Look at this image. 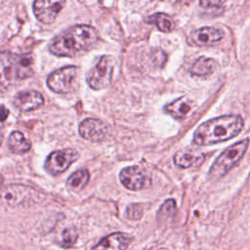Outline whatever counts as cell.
<instances>
[{
  "label": "cell",
  "instance_id": "cell-1",
  "mask_svg": "<svg viewBox=\"0 0 250 250\" xmlns=\"http://www.w3.org/2000/svg\"><path fill=\"white\" fill-rule=\"evenodd\" d=\"M98 30L88 24H76L56 36L49 51L58 57L72 58L89 51L99 40Z\"/></svg>",
  "mask_w": 250,
  "mask_h": 250
},
{
  "label": "cell",
  "instance_id": "cell-2",
  "mask_svg": "<svg viewBox=\"0 0 250 250\" xmlns=\"http://www.w3.org/2000/svg\"><path fill=\"white\" fill-rule=\"evenodd\" d=\"M243 125V119L239 115L218 116L199 125L193 134L192 142L198 146L223 143L237 136L241 132Z\"/></svg>",
  "mask_w": 250,
  "mask_h": 250
},
{
  "label": "cell",
  "instance_id": "cell-3",
  "mask_svg": "<svg viewBox=\"0 0 250 250\" xmlns=\"http://www.w3.org/2000/svg\"><path fill=\"white\" fill-rule=\"evenodd\" d=\"M33 66L31 54L0 52V84L9 87L32 76Z\"/></svg>",
  "mask_w": 250,
  "mask_h": 250
},
{
  "label": "cell",
  "instance_id": "cell-4",
  "mask_svg": "<svg viewBox=\"0 0 250 250\" xmlns=\"http://www.w3.org/2000/svg\"><path fill=\"white\" fill-rule=\"evenodd\" d=\"M250 139L246 138L238 141L234 145L225 149L214 161L209 170L211 179H220L224 177L231 168H233L244 156L249 146Z\"/></svg>",
  "mask_w": 250,
  "mask_h": 250
},
{
  "label": "cell",
  "instance_id": "cell-5",
  "mask_svg": "<svg viewBox=\"0 0 250 250\" xmlns=\"http://www.w3.org/2000/svg\"><path fill=\"white\" fill-rule=\"evenodd\" d=\"M113 66L114 60L111 56L104 55L100 57L97 62L87 73V84L94 90L104 89L111 82Z\"/></svg>",
  "mask_w": 250,
  "mask_h": 250
},
{
  "label": "cell",
  "instance_id": "cell-6",
  "mask_svg": "<svg viewBox=\"0 0 250 250\" xmlns=\"http://www.w3.org/2000/svg\"><path fill=\"white\" fill-rule=\"evenodd\" d=\"M79 68L75 65H68L52 72L47 78L48 87L55 93L66 94L74 89Z\"/></svg>",
  "mask_w": 250,
  "mask_h": 250
},
{
  "label": "cell",
  "instance_id": "cell-7",
  "mask_svg": "<svg viewBox=\"0 0 250 250\" xmlns=\"http://www.w3.org/2000/svg\"><path fill=\"white\" fill-rule=\"evenodd\" d=\"M79 157V153L73 148H64L53 151L46 158L44 167L54 176L64 172Z\"/></svg>",
  "mask_w": 250,
  "mask_h": 250
},
{
  "label": "cell",
  "instance_id": "cell-8",
  "mask_svg": "<svg viewBox=\"0 0 250 250\" xmlns=\"http://www.w3.org/2000/svg\"><path fill=\"white\" fill-rule=\"evenodd\" d=\"M121 184L130 190H141L151 185V179L146 171L140 166L125 167L119 174Z\"/></svg>",
  "mask_w": 250,
  "mask_h": 250
},
{
  "label": "cell",
  "instance_id": "cell-9",
  "mask_svg": "<svg viewBox=\"0 0 250 250\" xmlns=\"http://www.w3.org/2000/svg\"><path fill=\"white\" fill-rule=\"evenodd\" d=\"M64 4L65 0H34L33 13L40 22L49 24L55 21Z\"/></svg>",
  "mask_w": 250,
  "mask_h": 250
},
{
  "label": "cell",
  "instance_id": "cell-10",
  "mask_svg": "<svg viewBox=\"0 0 250 250\" xmlns=\"http://www.w3.org/2000/svg\"><path fill=\"white\" fill-rule=\"evenodd\" d=\"M34 190L22 185H9L0 190V203L16 206L27 201L34 194Z\"/></svg>",
  "mask_w": 250,
  "mask_h": 250
},
{
  "label": "cell",
  "instance_id": "cell-11",
  "mask_svg": "<svg viewBox=\"0 0 250 250\" xmlns=\"http://www.w3.org/2000/svg\"><path fill=\"white\" fill-rule=\"evenodd\" d=\"M79 134L85 140L99 143L105 140L108 134V127L100 119L87 118L79 125Z\"/></svg>",
  "mask_w": 250,
  "mask_h": 250
},
{
  "label": "cell",
  "instance_id": "cell-12",
  "mask_svg": "<svg viewBox=\"0 0 250 250\" xmlns=\"http://www.w3.org/2000/svg\"><path fill=\"white\" fill-rule=\"evenodd\" d=\"M14 105L21 111H31L44 104L43 96L33 90L21 91L14 97Z\"/></svg>",
  "mask_w": 250,
  "mask_h": 250
},
{
  "label": "cell",
  "instance_id": "cell-13",
  "mask_svg": "<svg viewBox=\"0 0 250 250\" xmlns=\"http://www.w3.org/2000/svg\"><path fill=\"white\" fill-rule=\"evenodd\" d=\"M133 241V236L125 232H113L104 237L91 250H126Z\"/></svg>",
  "mask_w": 250,
  "mask_h": 250
},
{
  "label": "cell",
  "instance_id": "cell-14",
  "mask_svg": "<svg viewBox=\"0 0 250 250\" xmlns=\"http://www.w3.org/2000/svg\"><path fill=\"white\" fill-rule=\"evenodd\" d=\"M194 103L188 97H181L164 106V111L177 120L186 119L193 110Z\"/></svg>",
  "mask_w": 250,
  "mask_h": 250
},
{
  "label": "cell",
  "instance_id": "cell-15",
  "mask_svg": "<svg viewBox=\"0 0 250 250\" xmlns=\"http://www.w3.org/2000/svg\"><path fill=\"white\" fill-rule=\"evenodd\" d=\"M224 37V33L221 29L204 26L198 29H195L191 33V39L198 46H206L217 43L222 40Z\"/></svg>",
  "mask_w": 250,
  "mask_h": 250
},
{
  "label": "cell",
  "instance_id": "cell-16",
  "mask_svg": "<svg viewBox=\"0 0 250 250\" xmlns=\"http://www.w3.org/2000/svg\"><path fill=\"white\" fill-rule=\"evenodd\" d=\"M204 159L202 153H197L196 151L189 149L179 150L174 155V163L176 166L181 168H190L195 166Z\"/></svg>",
  "mask_w": 250,
  "mask_h": 250
},
{
  "label": "cell",
  "instance_id": "cell-17",
  "mask_svg": "<svg viewBox=\"0 0 250 250\" xmlns=\"http://www.w3.org/2000/svg\"><path fill=\"white\" fill-rule=\"evenodd\" d=\"M8 146L14 153H23L30 149L31 143L20 131H14L8 139Z\"/></svg>",
  "mask_w": 250,
  "mask_h": 250
},
{
  "label": "cell",
  "instance_id": "cell-18",
  "mask_svg": "<svg viewBox=\"0 0 250 250\" xmlns=\"http://www.w3.org/2000/svg\"><path fill=\"white\" fill-rule=\"evenodd\" d=\"M90 180V174L87 169H80L69 176L66 185L69 188L78 191L84 188Z\"/></svg>",
  "mask_w": 250,
  "mask_h": 250
},
{
  "label": "cell",
  "instance_id": "cell-19",
  "mask_svg": "<svg viewBox=\"0 0 250 250\" xmlns=\"http://www.w3.org/2000/svg\"><path fill=\"white\" fill-rule=\"evenodd\" d=\"M146 21L147 23L155 24L157 28L162 32H170L175 27V23L173 20L168 15L162 14V13H157L149 16L148 18L146 19Z\"/></svg>",
  "mask_w": 250,
  "mask_h": 250
},
{
  "label": "cell",
  "instance_id": "cell-20",
  "mask_svg": "<svg viewBox=\"0 0 250 250\" xmlns=\"http://www.w3.org/2000/svg\"><path fill=\"white\" fill-rule=\"evenodd\" d=\"M215 66L216 63L212 59L200 57L192 64L190 72L196 76H206L214 70Z\"/></svg>",
  "mask_w": 250,
  "mask_h": 250
},
{
  "label": "cell",
  "instance_id": "cell-21",
  "mask_svg": "<svg viewBox=\"0 0 250 250\" xmlns=\"http://www.w3.org/2000/svg\"><path fill=\"white\" fill-rule=\"evenodd\" d=\"M177 212V205L174 199H167L158 210L157 219L158 221H166L168 219L173 218Z\"/></svg>",
  "mask_w": 250,
  "mask_h": 250
},
{
  "label": "cell",
  "instance_id": "cell-22",
  "mask_svg": "<svg viewBox=\"0 0 250 250\" xmlns=\"http://www.w3.org/2000/svg\"><path fill=\"white\" fill-rule=\"evenodd\" d=\"M77 237L78 234L74 228H66L62 231L60 235L59 244L62 247H71L75 244Z\"/></svg>",
  "mask_w": 250,
  "mask_h": 250
},
{
  "label": "cell",
  "instance_id": "cell-23",
  "mask_svg": "<svg viewBox=\"0 0 250 250\" xmlns=\"http://www.w3.org/2000/svg\"><path fill=\"white\" fill-rule=\"evenodd\" d=\"M144 208L140 203H131L126 207L125 216L130 220H140L143 217Z\"/></svg>",
  "mask_w": 250,
  "mask_h": 250
},
{
  "label": "cell",
  "instance_id": "cell-24",
  "mask_svg": "<svg viewBox=\"0 0 250 250\" xmlns=\"http://www.w3.org/2000/svg\"><path fill=\"white\" fill-rule=\"evenodd\" d=\"M227 0H199V5L202 8H218L222 6Z\"/></svg>",
  "mask_w": 250,
  "mask_h": 250
},
{
  "label": "cell",
  "instance_id": "cell-25",
  "mask_svg": "<svg viewBox=\"0 0 250 250\" xmlns=\"http://www.w3.org/2000/svg\"><path fill=\"white\" fill-rule=\"evenodd\" d=\"M9 115V110L3 104H0V121H5Z\"/></svg>",
  "mask_w": 250,
  "mask_h": 250
},
{
  "label": "cell",
  "instance_id": "cell-26",
  "mask_svg": "<svg viewBox=\"0 0 250 250\" xmlns=\"http://www.w3.org/2000/svg\"><path fill=\"white\" fill-rule=\"evenodd\" d=\"M3 137H4V134H3V131H2V129L0 128V146H1L2 142H3Z\"/></svg>",
  "mask_w": 250,
  "mask_h": 250
},
{
  "label": "cell",
  "instance_id": "cell-27",
  "mask_svg": "<svg viewBox=\"0 0 250 250\" xmlns=\"http://www.w3.org/2000/svg\"><path fill=\"white\" fill-rule=\"evenodd\" d=\"M3 183V178H2V176L0 175V186H1V184Z\"/></svg>",
  "mask_w": 250,
  "mask_h": 250
}]
</instances>
